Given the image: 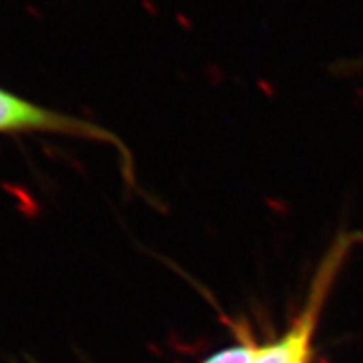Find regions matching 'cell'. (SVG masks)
<instances>
[{"label":"cell","mask_w":363,"mask_h":363,"mask_svg":"<svg viewBox=\"0 0 363 363\" xmlns=\"http://www.w3.org/2000/svg\"><path fill=\"white\" fill-rule=\"evenodd\" d=\"M22 130L57 131V133L103 140V142H115L110 133L96 125L51 111L39 104L26 101L9 91L0 89V133Z\"/></svg>","instance_id":"cell-2"},{"label":"cell","mask_w":363,"mask_h":363,"mask_svg":"<svg viewBox=\"0 0 363 363\" xmlns=\"http://www.w3.org/2000/svg\"><path fill=\"white\" fill-rule=\"evenodd\" d=\"M362 242L363 233H358V230H352V233L342 230L335 238L333 244L325 252L323 259L315 272L306 306L299 315L298 321L279 342L267 345V347H259V352L251 363H306L313 330L316 326L325 299L328 296L335 278L347 261L348 254Z\"/></svg>","instance_id":"cell-1"},{"label":"cell","mask_w":363,"mask_h":363,"mask_svg":"<svg viewBox=\"0 0 363 363\" xmlns=\"http://www.w3.org/2000/svg\"><path fill=\"white\" fill-rule=\"evenodd\" d=\"M259 352V347L254 345H239V347L227 348L216 355H212L203 363H251Z\"/></svg>","instance_id":"cell-3"},{"label":"cell","mask_w":363,"mask_h":363,"mask_svg":"<svg viewBox=\"0 0 363 363\" xmlns=\"http://www.w3.org/2000/svg\"><path fill=\"white\" fill-rule=\"evenodd\" d=\"M358 65H362V66H363V61H360V62H358Z\"/></svg>","instance_id":"cell-4"}]
</instances>
